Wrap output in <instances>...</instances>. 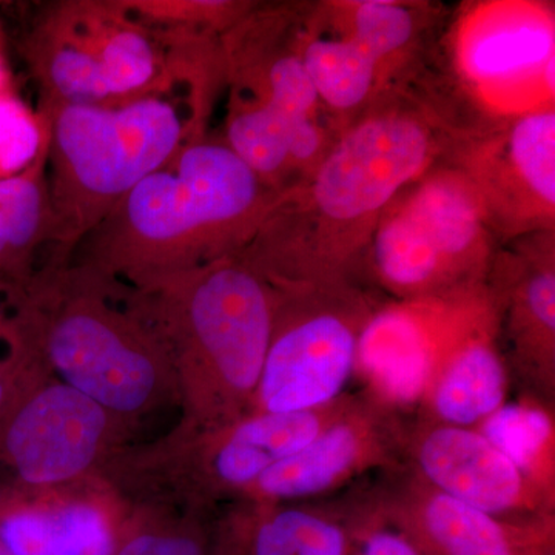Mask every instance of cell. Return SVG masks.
<instances>
[{
  "label": "cell",
  "instance_id": "obj_7",
  "mask_svg": "<svg viewBox=\"0 0 555 555\" xmlns=\"http://www.w3.org/2000/svg\"><path fill=\"white\" fill-rule=\"evenodd\" d=\"M273 292L272 332L257 389L262 414L335 403L356 374L361 334L385 299L356 278Z\"/></svg>",
  "mask_w": 555,
  "mask_h": 555
},
{
  "label": "cell",
  "instance_id": "obj_5",
  "mask_svg": "<svg viewBox=\"0 0 555 555\" xmlns=\"http://www.w3.org/2000/svg\"><path fill=\"white\" fill-rule=\"evenodd\" d=\"M448 17L425 0L302 2L299 54L341 129L433 60Z\"/></svg>",
  "mask_w": 555,
  "mask_h": 555
},
{
  "label": "cell",
  "instance_id": "obj_16",
  "mask_svg": "<svg viewBox=\"0 0 555 555\" xmlns=\"http://www.w3.org/2000/svg\"><path fill=\"white\" fill-rule=\"evenodd\" d=\"M104 426L96 401L72 386L50 387L10 423L7 454L28 483L65 480L89 466Z\"/></svg>",
  "mask_w": 555,
  "mask_h": 555
},
{
  "label": "cell",
  "instance_id": "obj_19",
  "mask_svg": "<svg viewBox=\"0 0 555 555\" xmlns=\"http://www.w3.org/2000/svg\"><path fill=\"white\" fill-rule=\"evenodd\" d=\"M346 396L327 406L292 414H261L240 423L215 456V473L228 485L257 481L269 467L295 454L338 414Z\"/></svg>",
  "mask_w": 555,
  "mask_h": 555
},
{
  "label": "cell",
  "instance_id": "obj_10",
  "mask_svg": "<svg viewBox=\"0 0 555 555\" xmlns=\"http://www.w3.org/2000/svg\"><path fill=\"white\" fill-rule=\"evenodd\" d=\"M273 299V287L241 254L201 266L190 294V326L224 396L240 400L258 389Z\"/></svg>",
  "mask_w": 555,
  "mask_h": 555
},
{
  "label": "cell",
  "instance_id": "obj_15",
  "mask_svg": "<svg viewBox=\"0 0 555 555\" xmlns=\"http://www.w3.org/2000/svg\"><path fill=\"white\" fill-rule=\"evenodd\" d=\"M456 295L386 299L375 310L358 343L353 377L363 382V393L408 418L416 414Z\"/></svg>",
  "mask_w": 555,
  "mask_h": 555
},
{
  "label": "cell",
  "instance_id": "obj_30",
  "mask_svg": "<svg viewBox=\"0 0 555 555\" xmlns=\"http://www.w3.org/2000/svg\"><path fill=\"white\" fill-rule=\"evenodd\" d=\"M2 83H3V69H2V65H0V87H2Z\"/></svg>",
  "mask_w": 555,
  "mask_h": 555
},
{
  "label": "cell",
  "instance_id": "obj_4",
  "mask_svg": "<svg viewBox=\"0 0 555 555\" xmlns=\"http://www.w3.org/2000/svg\"><path fill=\"white\" fill-rule=\"evenodd\" d=\"M499 246L469 181L441 160L387 206L358 275L366 266L393 301L451 297L485 286Z\"/></svg>",
  "mask_w": 555,
  "mask_h": 555
},
{
  "label": "cell",
  "instance_id": "obj_17",
  "mask_svg": "<svg viewBox=\"0 0 555 555\" xmlns=\"http://www.w3.org/2000/svg\"><path fill=\"white\" fill-rule=\"evenodd\" d=\"M390 476V506L423 555H521L520 524L452 499L408 469Z\"/></svg>",
  "mask_w": 555,
  "mask_h": 555
},
{
  "label": "cell",
  "instance_id": "obj_14",
  "mask_svg": "<svg viewBox=\"0 0 555 555\" xmlns=\"http://www.w3.org/2000/svg\"><path fill=\"white\" fill-rule=\"evenodd\" d=\"M406 469L437 491L506 524L555 514V503L470 427L411 418Z\"/></svg>",
  "mask_w": 555,
  "mask_h": 555
},
{
  "label": "cell",
  "instance_id": "obj_20",
  "mask_svg": "<svg viewBox=\"0 0 555 555\" xmlns=\"http://www.w3.org/2000/svg\"><path fill=\"white\" fill-rule=\"evenodd\" d=\"M543 495L555 503L554 406L526 393L476 427Z\"/></svg>",
  "mask_w": 555,
  "mask_h": 555
},
{
  "label": "cell",
  "instance_id": "obj_11",
  "mask_svg": "<svg viewBox=\"0 0 555 555\" xmlns=\"http://www.w3.org/2000/svg\"><path fill=\"white\" fill-rule=\"evenodd\" d=\"M409 422L366 393H347L338 414L305 448L255 481L258 491L272 499H313L371 470L400 473L406 469Z\"/></svg>",
  "mask_w": 555,
  "mask_h": 555
},
{
  "label": "cell",
  "instance_id": "obj_23",
  "mask_svg": "<svg viewBox=\"0 0 555 555\" xmlns=\"http://www.w3.org/2000/svg\"><path fill=\"white\" fill-rule=\"evenodd\" d=\"M349 529V555H423L400 525L385 488H375L339 506Z\"/></svg>",
  "mask_w": 555,
  "mask_h": 555
},
{
  "label": "cell",
  "instance_id": "obj_22",
  "mask_svg": "<svg viewBox=\"0 0 555 555\" xmlns=\"http://www.w3.org/2000/svg\"><path fill=\"white\" fill-rule=\"evenodd\" d=\"M105 25L98 35L54 36L42 67L61 104L102 105L109 100L101 68Z\"/></svg>",
  "mask_w": 555,
  "mask_h": 555
},
{
  "label": "cell",
  "instance_id": "obj_26",
  "mask_svg": "<svg viewBox=\"0 0 555 555\" xmlns=\"http://www.w3.org/2000/svg\"><path fill=\"white\" fill-rule=\"evenodd\" d=\"M40 130L27 108L0 96V175L13 177L30 166L40 149Z\"/></svg>",
  "mask_w": 555,
  "mask_h": 555
},
{
  "label": "cell",
  "instance_id": "obj_29",
  "mask_svg": "<svg viewBox=\"0 0 555 555\" xmlns=\"http://www.w3.org/2000/svg\"><path fill=\"white\" fill-rule=\"evenodd\" d=\"M3 401H5V385H3L2 378H0V408H2Z\"/></svg>",
  "mask_w": 555,
  "mask_h": 555
},
{
  "label": "cell",
  "instance_id": "obj_3",
  "mask_svg": "<svg viewBox=\"0 0 555 555\" xmlns=\"http://www.w3.org/2000/svg\"><path fill=\"white\" fill-rule=\"evenodd\" d=\"M281 193L222 141L182 145L109 211L107 243L206 264L241 254Z\"/></svg>",
  "mask_w": 555,
  "mask_h": 555
},
{
  "label": "cell",
  "instance_id": "obj_18",
  "mask_svg": "<svg viewBox=\"0 0 555 555\" xmlns=\"http://www.w3.org/2000/svg\"><path fill=\"white\" fill-rule=\"evenodd\" d=\"M50 353L73 389L116 411H134L155 385L147 358L124 345L112 327L94 317L61 321L51 335Z\"/></svg>",
  "mask_w": 555,
  "mask_h": 555
},
{
  "label": "cell",
  "instance_id": "obj_27",
  "mask_svg": "<svg viewBox=\"0 0 555 555\" xmlns=\"http://www.w3.org/2000/svg\"><path fill=\"white\" fill-rule=\"evenodd\" d=\"M118 555H204L198 543L184 537L142 535L131 540Z\"/></svg>",
  "mask_w": 555,
  "mask_h": 555
},
{
  "label": "cell",
  "instance_id": "obj_25",
  "mask_svg": "<svg viewBox=\"0 0 555 555\" xmlns=\"http://www.w3.org/2000/svg\"><path fill=\"white\" fill-rule=\"evenodd\" d=\"M43 193L27 175L0 177V262L38 241L43 222Z\"/></svg>",
  "mask_w": 555,
  "mask_h": 555
},
{
  "label": "cell",
  "instance_id": "obj_21",
  "mask_svg": "<svg viewBox=\"0 0 555 555\" xmlns=\"http://www.w3.org/2000/svg\"><path fill=\"white\" fill-rule=\"evenodd\" d=\"M0 546L9 555H113L104 517L90 506L54 513H16L0 520Z\"/></svg>",
  "mask_w": 555,
  "mask_h": 555
},
{
  "label": "cell",
  "instance_id": "obj_12",
  "mask_svg": "<svg viewBox=\"0 0 555 555\" xmlns=\"http://www.w3.org/2000/svg\"><path fill=\"white\" fill-rule=\"evenodd\" d=\"M494 301L500 346L529 396L554 406L555 232L506 241L485 283Z\"/></svg>",
  "mask_w": 555,
  "mask_h": 555
},
{
  "label": "cell",
  "instance_id": "obj_8",
  "mask_svg": "<svg viewBox=\"0 0 555 555\" xmlns=\"http://www.w3.org/2000/svg\"><path fill=\"white\" fill-rule=\"evenodd\" d=\"M184 138L177 107L160 98H134L115 107L60 104L53 147L61 198L86 224L107 217L184 145Z\"/></svg>",
  "mask_w": 555,
  "mask_h": 555
},
{
  "label": "cell",
  "instance_id": "obj_31",
  "mask_svg": "<svg viewBox=\"0 0 555 555\" xmlns=\"http://www.w3.org/2000/svg\"><path fill=\"white\" fill-rule=\"evenodd\" d=\"M0 555H9V554L5 553V550H3L2 546H0Z\"/></svg>",
  "mask_w": 555,
  "mask_h": 555
},
{
  "label": "cell",
  "instance_id": "obj_13",
  "mask_svg": "<svg viewBox=\"0 0 555 555\" xmlns=\"http://www.w3.org/2000/svg\"><path fill=\"white\" fill-rule=\"evenodd\" d=\"M509 369L486 286L456 295L414 418L476 429L506 403Z\"/></svg>",
  "mask_w": 555,
  "mask_h": 555
},
{
  "label": "cell",
  "instance_id": "obj_24",
  "mask_svg": "<svg viewBox=\"0 0 555 555\" xmlns=\"http://www.w3.org/2000/svg\"><path fill=\"white\" fill-rule=\"evenodd\" d=\"M101 68L109 98L127 96L145 89L155 78L156 51L145 33L131 25H107L101 51Z\"/></svg>",
  "mask_w": 555,
  "mask_h": 555
},
{
  "label": "cell",
  "instance_id": "obj_28",
  "mask_svg": "<svg viewBox=\"0 0 555 555\" xmlns=\"http://www.w3.org/2000/svg\"><path fill=\"white\" fill-rule=\"evenodd\" d=\"M521 526V555H555V514L526 520Z\"/></svg>",
  "mask_w": 555,
  "mask_h": 555
},
{
  "label": "cell",
  "instance_id": "obj_6",
  "mask_svg": "<svg viewBox=\"0 0 555 555\" xmlns=\"http://www.w3.org/2000/svg\"><path fill=\"white\" fill-rule=\"evenodd\" d=\"M443 31L441 68L477 118L555 108L554 2L462 3Z\"/></svg>",
  "mask_w": 555,
  "mask_h": 555
},
{
  "label": "cell",
  "instance_id": "obj_9",
  "mask_svg": "<svg viewBox=\"0 0 555 555\" xmlns=\"http://www.w3.org/2000/svg\"><path fill=\"white\" fill-rule=\"evenodd\" d=\"M500 244L555 232V108L481 119L448 153Z\"/></svg>",
  "mask_w": 555,
  "mask_h": 555
},
{
  "label": "cell",
  "instance_id": "obj_1",
  "mask_svg": "<svg viewBox=\"0 0 555 555\" xmlns=\"http://www.w3.org/2000/svg\"><path fill=\"white\" fill-rule=\"evenodd\" d=\"M437 60L346 124L241 251L275 288L356 278L387 206L478 122Z\"/></svg>",
  "mask_w": 555,
  "mask_h": 555
},
{
  "label": "cell",
  "instance_id": "obj_2",
  "mask_svg": "<svg viewBox=\"0 0 555 555\" xmlns=\"http://www.w3.org/2000/svg\"><path fill=\"white\" fill-rule=\"evenodd\" d=\"M301 10L302 2L254 7L221 39L225 142L281 195L315 170L341 131L299 54Z\"/></svg>",
  "mask_w": 555,
  "mask_h": 555
}]
</instances>
